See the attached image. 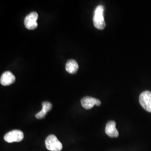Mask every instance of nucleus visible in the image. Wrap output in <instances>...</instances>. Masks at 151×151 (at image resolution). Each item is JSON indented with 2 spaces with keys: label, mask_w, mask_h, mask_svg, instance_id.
Here are the masks:
<instances>
[{
  "label": "nucleus",
  "mask_w": 151,
  "mask_h": 151,
  "mask_svg": "<svg viewBox=\"0 0 151 151\" xmlns=\"http://www.w3.org/2000/svg\"><path fill=\"white\" fill-rule=\"evenodd\" d=\"M105 133L107 135L111 137H118L119 136V132L116 128V123L114 121H109L106 124L105 127Z\"/></svg>",
  "instance_id": "obj_8"
},
{
  "label": "nucleus",
  "mask_w": 151,
  "mask_h": 151,
  "mask_svg": "<svg viewBox=\"0 0 151 151\" xmlns=\"http://www.w3.org/2000/svg\"><path fill=\"white\" fill-rule=\"evenodd\" d=\"M104 8L103 6L99 5L96 8L93 17V22L94 27L99 30H103L105 27L106 24L104 17Z\"/></svg>",
  "instance_id": "obj_1"
},
{
  "label": "nucleus",
  "mask_w": 151,
  "mask_h": 151,
  "mask_svg": "<svg viewBox=\"0 0 151 151\" xmlns=\"http://www.w3.org/2000/svg\"><path fill=\"white\" fill-rule=\"evenodd\" d=\"M16 80L15 76L11 72L6 71L4 72L0 78V82L1 85L4 86H9L12 84Z\"/></svg>",
  "instance_id": "obj_7"
},
{
  "label": "nucleus",
  "mask_w": 151,
  "mask_h": 151,
  "mask_svg": "<svg viewBox=\"0 0 151 151\" xmlns=\"http://www.w3.org/2000/svg\"><path fill=\"white\" fill-rule=\"evenodd\" d=\"M45 147L47 150L50 151H60L63 146L55 135L51 134L48 136L45 139Z\"/></svg>",
  "instance_id": "obj_2"
},
{
  "label": "nucleus",
  "mask_w": 151,
  "mask_h": 151,
  "mask_svg": "<svg viewBox=\"0 0 151 151\" xmlns=\"http://www.w3.org/2000/svg\"><path fill=\"white\" fill-rule=\"evenodd\" d=\"M24 133L20 130H13L6 133L4 139L8 143L19 142L24 139Z\"/></svg>",
  "instance_id": "obj_3"
},
{
  "label": "nucleus",
  "mask_w": 151,
  "mask_h": 151,
  "mask_svg": "<svg viewBox=\"0 0 151 151\" xmlns=\"http://www.w3.org/2000/svg\"><path fill=\"white\" fill-rule=\"evenodd\" d=\"M81 103L82 106L87 110L91 109L94 105L100 106L101 104L99 99L90 96L83 97L81 99Z\"/></svg>",
  "instance_id": "obj_6"
},
{
  "label": "nucleus",
  "mask_w": 151,
  "mask_h": 151,
  "mask_svg": "<svg viewBox=\"0 0 151 151\" xmlns=\"http://www.w3.org/2000/svg\"><path fill=\"white\" fill-rule=\"evenodd\" d=\"M139 103L146 111L151 113V91H146L141 93L139 96Z\"/></svg>",
  "instance_id": "obj_5"
},
{
  "label": "nucleus",
  "mask_w": 151,
  "mask_h": 151,
  "mask_svg": "<svg viewBox=\"0 0 151 151\" xmlns=\"http://www.w3.org/2000/svg\"><path fill=\"white\" fill-rule=\"evenodd\" d=\"M52 104L48 101L42 103V110L35 115V117L38 119H43L47 113L52 109Z\"/></svg>",
  "instance_id": "obj_9"
},
{
  "label": "nucleus",
  "mask_w": 151,
  "mask_h": 151,
  "mask_svg": "<svg viewBox=\"0 0 151 151\" xmlns=\"http://www.w3.org/2000/svg\"><path fill=\"white\" fill-rule=\"evenodd\" d=\"M38 14L36 12H32L26 16L24 19V25L29 30H34L38 27L37 20Z\"/></svg>",
  "instance_id": "obj_4"
},
{
  "label": "nucleus",
  "mask_w": 151,
  "mask_h": 151,
  "mask_svg": "<svg viewBox=\"0 0 151 151\" xmlns=\"http://www.w3.org/2000/svg\"><path fill=\"white\" fill-rule=\"evenodd\" d=\"M78 65L75 60H68L65 65V70L70 74H75L78 70Z\"/></svg>",
  "instance_id": "obj_10"
}]
</instances>
